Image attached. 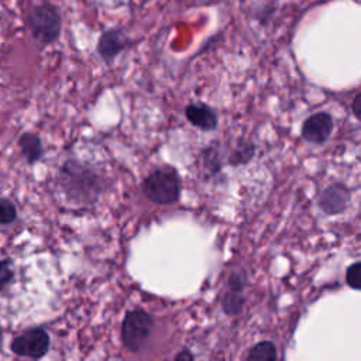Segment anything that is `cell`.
Wrapping results in <instances>:
<instances>
[{
	"label": "cell",
	"instance_id": "3957f363",
	"mask_svg": "<svg viewBox=\"0 0 361 361\" xmlns=\"http://www.w3.org/2000/svg\"><path fill=\"white\" fill-rule=\"evenodd\" d=\"M154 329V317L144 309H134L126 313L121 323V341L130 353H140Z\"/></svg>",
	"mask_w": 361,
	"mask_h": 361
},
{
	"label": "cell",
	"instance_id": "ba28073f",
	"mask_svg": "<svg viewBox=\"0 0 361 361\" xmlns=\"http://www.w3.org/2000/svg\"><path fill=\"white\" fill-rule=\"evenodd\" d=\"M334 121L330 113L319 111L312 114L302 124V137L312 144H324L331 135Z\"/></svg>",
	"mask_w": 361,
	"mask_h": 361
},
{
	"label": "cell",
	"instance_id": "4fadbf2b",
	"mask_svg": "<svg viewBox=\"0 0 361 361\" xmlns=\"http://www.w3.org/2000/svg\"><path fill=\"white\" fill-rule=\"evenodd\" d=\"M278 358L276 347L271 340L257 343L248 353V361H275Z\"/></svg>",
	"mask_w": 361,
	"mask_h": 361
},
{
	"label": "cell",
	"instance_id": "7c38bea8",
	"mask_svg": "<svg viewBox=\"0 0 361 361\" xmlns=\"http://www.w3.org/2000/svg\"><path fill=\"white\" fill-rule=\"evenodd\" d=\"M255 154V144L250 140H238L237 145L233 148V151L228 155V164L233 166L244 165L251 161V158Z\"/></svg>",
	"mask_w": 361,
	"mask_h": 361
},
{
	"label": "cell",
	"instance_id": "5b68a950",
	"mask_svg": "<svg viewBox=\"0 0 361 361\" xmlns=\"http://www.w3.org/2000/svg\"><path fill=\"white\" fill-rule=\"evenodd\" d=\"M49 334L44 329H30L11 341V351L21 357L42 358L49 350Z\"/></svg>",
	"mask_w": 361,
	"mask_h": 361
},
{
	"label": "cell",
	"instance_id": "e0dca14e",
	"mask_svg": "<svg viewBox=\"0 0 361 361\" xmlns=\"http://www.w3.org/2000/svg\"><path fill=\"white\" fill-rule=\"evenodd\" d=\"M353 114L357 120L361 118V93H357L353 100Z\"/></svg>",
	"mask_w": 361,
	"mask_h": 361
},
{
	"label": "cell",
	"instance_id": "d6986e66",
	"mask_svg": "<svg viewBox=\"0 0 361 361\" xmlns=\"http://www.w3.org/2000/svg\"><path fill=\"white\" fill-rule=\"evenodd\" d=\"M0 336H1V331H0Z\"/></svg>",
	"mask_w": 361,
	"mask_h": 361
},
{
	"label": "cell",
	"instance_id": "6da1fadb",
	"mask_svg": "<svg viewBox=\"0 0 361 361\" xmlns=\"http://www.w3.org/2000/svg\"><path fill=\"white\" fill-rule=\"evenodd\" d=\"M59 185L76 204H92L102 193V178L89 165L68 159L59 171Z\"/></svg>",
	"mask_w": 361,
	"mask_h": 361
},
{
	"label": "cell",
	"instance_id": "30bf717a",
	"mask_svg": "<svg viewBox=\"0 0 361 361\" xmlns=\"http://www.w3.org/2000/svg\"><path fill=\"white\" fill-rule=\"evenodd\" d=\"M185 116L192 126L203 131H212L217 127V113L204 103L188 104L185 107Z\"/></svg>",
	"mask_w": 361,
	"mask_h": 361
},
{
	"label": "cell",
	"instance_id": "8992f818",
	"mask_svg": "<svg viewBox=\"0 0 361 361\" xmlns=\"http://www.w3.org/2000/svg\"><path fill=\"white\" fill-rule=\"evenodd\" d=\"M247 274L244 271H234L227 279V289L221 298V307L227 316H237L245 303Z\"/></svg>",
	"mask_w": 361,
	"mask_h": 361
},
{
	"label": "cell",
	"instance_id": "52a82bcc",
	"mask_svg": "<svg viewBox=\"0 0 361 361\" xmlns=\"http://www.w3.org/2000/svg\"><path fill=\"white\" fill-rule=\"evenodd\" d=\"M351 192L344 183H331L317 197L319 209L327 216L341 214L350 203Z\"/></svg>",
	"mask_w": 361,
	"mask_h": 361
},
{
	"label": "cell",
	"instance_id": "9c48e42d",
	"mask_svg": "<svg viewBox=\"0 0 361 361\" xmlns=\"http://www.w3.org/2000/svg\"><path fill=\"white\" fill-rule=\"evenodd\" d=\"M127 47V38L120 28H110L106 30L97 41V54L107 62H113L118 54L124 51Z\"/></svg>",
	"mask_w": 361,
	"mask_h": 361
},
{
	"label": "cell",
	"instance_id": "5bb4252c",
	"mask_svg": "<svg viewBox=\"0 0 361 361\" xmlns=\"http://www.w3.org/2000/svg\"><path fill=\"white\" fill-rule=\"evenodd\" d=\"M345 283L351 289L360 290V288H361V262L360 261L351 264L347 268V271H345Z\"/></svg>",
	"mask_w": 361,
	"mask_h": 361
},
{
	"label": "cell",
	"instance_id": "9a60e30c",
	"mask_svg": "<svg viewBox=\"0 0 361 361\" xmlns=\"http://www.w3.org/2000/svg\"><path fill=\"white\" fill-rule=\"evenodd\" d=\"M16 206L8 199L0 197V224H10L16 220Z\"/></svg>",
	"mask_w": 361,
	"mask_h": 361
},
{
	"label": "cell",
	"instance_id": "2e32d148",
	"mask_svg": "<svg viewBox=\"0 0 361 361\" xmlns=\"http://www.w3.org/2000/svg\"><path fill=\"white\" fill-rule=\"evenodd\" d=\"M14 274L11 269V259L6 258L0 261V290H4L13 281Z\"/></svg>",
	"mask_w": 361,
	"mask_h": 361
},
{
	"label": "cell",
	"instance_id": "277c9868",
	"mask_svg": "<svg viewBox=\"0 0 361 361\" xmlns=\"http://www.w3.org/2000/svg\"><path fill=\"white\" fill-rule=\"evenodd\" d=\"M28 27L37 41L45 45L51 44L61 34V14L52 4L35 6L28 14Z\"/></svg>",
	"mask_w": 361,
	"mask_h": 361
},
{
	"label": "cell",
	"instance_id": "7a4b0ae2",
	"mask_svg": "<svg viewBox=\"0 0 361 361\" xmlns=\"http://www.w3.org/2000/svg\"><path fill=\"white\" fill-rule=\"evenodd\" d=\"M142 192L155 204H173L180 196V178L171 166L158 168L142 180Z\"/></svg>",
	"mask_w": 361,
	"mask_h": 361
},
{
	"label": "cell",
	"instance_id": "8fae6325",
	"mask_svg": "<svg viewBox=\"0 0 361 361\" xmlns=\"http://www.w3.org/2000/svg\"><path fill=\"white\" fill-rule=\"evenodd\" d=\"M18 145H20V149L28 164H35L37 161L41 159V157L44 154L41 140L34 133H24L18 138Z\"/></svg>",
	"mask_w": 361,
	"mask_h": 361
},
{
	"label": "cell",
	"instance_id": "ac0fdd59",
	"mask_svg": "<svg viewBox=\"0 0 361 361\" xmlns=\"http://www.w3.org/2000/svg\"><path fill=\"white\" fill-rule=\"evenodd\" d=\"M193 358H195L193 354L189 353L188 350H183V351H180L179 354L175 355V360H176V361H192Z\"/></svg>",
	"mask_w": 361,
	"mask_h": 361
}]
</instances>
